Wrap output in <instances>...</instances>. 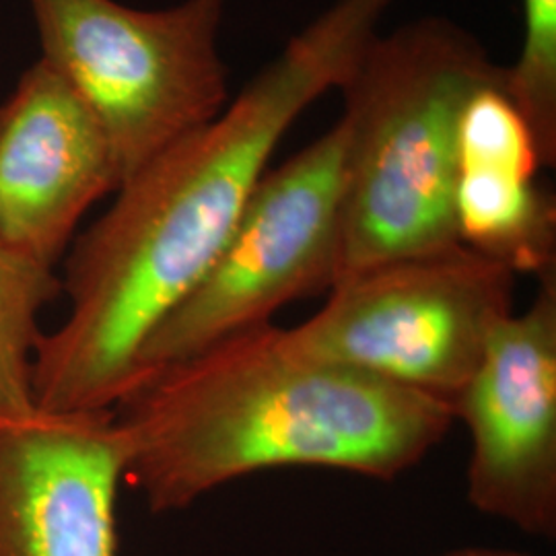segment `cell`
<instances>
[{"mask_svg": "<svg viewBox=\"0 0 556 556\" xmlns=\"http://www.w3.org/2000/svg\"><path fill=\"white\" fill-rule=\"evenodd\" d=\"M50 66L87 103L110 144L118 188L227 108L219 54L225 0L140 11L116 0H29Z\"/></svg>", "mask_w": 556, "mask_h": 556, "instance_id": "4", "label": "cell"}, {"mask_svg": "<svg viewBox=\"0 0 556 556\" xmlns=\"http://www.w3.org/2000/svg\"><path fill=\"white\" fill-rule=\"evenodd\" d=\"M392 2L337 0L217 118L119 186L66 258L68 316L34 355L38 406L112 410L132 390L144 344L219 258L278 142L353 75Z\"/></svg>", "mask_w": 556, "mask_h": 556, "instance_id": "1", "label": "cell"}, {"mask_svg": "<svg viewBox=\"0 0 556 556\" xmlns=\"http://www.w3.org/2000/svg\"><path fill=\"white\" fill-rule=\"evenodd\" d=\"M538 169L511 163H459V243L516 275L556 273V208Z\"/></svg>", "mask_w": 556, "mask_h": 556, "instance_id": "10", "label": "cell"}, {"mask_svg": "<svg viewBox=\"0 0 556 556\" xmlns=\"http://www.w3.org/2000/svg\"><path fill=\"white\" fill-rule=\"evenodd\" d=\"M439 556H530L521 553H511V551H497V548H459L445 555Z\"/></svg>", "mask_w": 556, "mask_h": 556, "instance_id": "13", "label": "cell"}, {"mask_svg": "<svg viewBox=\"0 0 556 556\" xmlns=\"http://www.w3.org/2000/svg\"><path fill=\"white\" fill-rule=\"evenodd\" d=\"M116 190V165L98 119L41 59L0 105V236L56 268L83 215Z\"/></svg>", "mask_w": 556, "mask_h": 556, "instance_id": "9", "label": "cell"}, {"mask_svg": "<svg viewBox=\"0 0 556 556\" xmlns=\"http://www.w3.org/2000/svg\"><path fill=\"white\" fill-rule=\"evenodd\" d=\"M495 328L454 413L470 433L466 497L526 536H556V273Z\"/></svg>", "mask_w": 556, "mask_h": 556, "instance_id": "7", "label": "cell"}, {"mask_svg": "<svg viewBox=\"0 0 556 556\" xmlns=\"http://www.w3.org/2000/svg\"><path fill=\"white\" fill-rule=\"evenodd\" d=\"M126 439L112 410H0V556H118Z\"/></svg>", "mask_w": 556, "mask_h": 556, "instance_id": "8", "label": "cell"}, {"mask_svg": "<svg viewBox=\"0 0 556 556\" xmlns=\"http://www.w3.org/2000/svg\"><path fill=\"white\" fill-rule=\"evenodd\" d=\"M62 293L56 268L23 254L0 236V410L34 400V355L41 312Z\"/></svg>", "mask_w": 556, "mask_h": 556, "instance_id": "11", "label": "cell"}, {"mask_svg": "<svg viewBox=\"0 0 556 556\" xmlns=\"http://www.w3.org/2000/svg\"><path fill=\"white\" fill-rule=\"evenodd\" d=\"M124 482L155 516L239 478L326 468L390 482L450 433V404L309 355L273 321L147 374L114 406Z\"/></svg>", "mask_w": 556, "mask_h": 556, "instance_id": "2", "label": "cell"}, {"mask_svg": "<svg viewBox=\"0 0 556 556\" xmlns=\"http://www.w3.org/2000/svg\"><path fill=\"white\" fill-rule=\"evenodd\" d=\"M503 75L472 34L443 17L371 40L340 87L346 184L334 285L459 245V122Z\"/></svg>", "mask_w": 556, "mask_h": 556, "instance_id": "3", "label": "cell"}, {"mask_svg": "<svg viewBox=\"0 0 556 556\" xmlns=\"http://www.w3.org/2000/svg\"><path fill=\"white\" fill-rule=\"evenodd\" d=\"M517 275L456 245L340 280L289 334L303 351L456 406L495 328L511 316Z\"/></svg>", "mask_w": 556, "mask_h": 556, "instance_id": "5", "label": "cell"}, {"mask_svg": "<svg viewBox=\"0 0 556 556\" xmlns=\"http://www.w3.org/2000/svg\"><path fill=\"white\" fill-rule=\"evenodd\" d=\"M344 184L346 126L338 119L260 178L208 275L144 344L135 386L220 338L268 324L295 299L330 291Z\"/></svg>", "mask_w": 556, "mask_h": 556, "instance_id": "6", "label": "cell"}, {"mask_svg": "<svg viewBox=\"0 0 556 556\" xmlns=\"http://www.w3.org/2000/svg\"><path fill=\"white\" fill-rule=\"evenodd\" d=\"M523 41L503 91L536 140L544 167L556 163V0H521Z\"/></svg>", "mask_w": 556, "mask_h": 556, "instance_id": "12", "label": "cell"}]
</instances>
